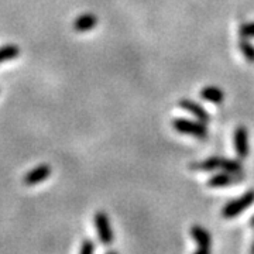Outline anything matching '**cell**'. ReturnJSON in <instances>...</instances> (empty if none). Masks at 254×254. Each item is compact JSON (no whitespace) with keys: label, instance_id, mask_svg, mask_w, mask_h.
Returning a JSON list of instances; mask_svg holds the SVG:
<instances>
[{"label":"cell","instance_id":"6da1fadb","mask_svg":"<svg viewBox=\"0 0 254 254\" xmlns=\"http://www.w3.org/2000/svg\"><path fill=\"white\" fill-rule=\"evenodd\" d=\"M173 127L175 131L181 134H188V136L196 137V138H206L208 137V127L203 122H195V120H188V119L175 118L173 120Z\"/></svg>","mask_w":254,"mask_h":254},{"label":"cell","instance_id":"7a4b0ae2","mask_svg":"<svg viewBox=\"0 0 254 254\" xmlns=\"http://www.w3.org/2000/svg\"><path fill=\"white\" fill-rule=\"evenodd\" d=\"M254 203V190H247L246 193H243L240 198L237 199L230 200L229 203H226L223 209H222V216L223 218H235L239 216L240 213H243L246 209L249 206H252Z\"/></svg>","mask_w":254,"mask_h":254},{"label":"cell","instance_id":"3957f363","mask_svg":"<svg viewBox=\"0 0 254 254\" xmlns=\"http://www.w3.org/2000/svg\"><path fill=\"white\" fill-rule=\"evenodd\" d=\"M95 227H96L98 237H99L102 245L109 246L113 243L115 235H113V230H112V226H110L109 216L105 212H102V210L96 212V215H95Z\"/></svg>","mask_w":254,"mask_h":254},{"label":"cell","instance_id":"277c9868","mask_svg":"<svg viewBox=\"0 0 254 254\" xmlns=\"http://www.w3.org/2000/svg\"><path fill=\"white\" fill-rule=\"evenodd\" d=\"M245 173L242 174H235V173H223L216 174V175H212L208 180V187L209 188H225V187H230V185H235V184H240V182L245 181Z\"/></svg>","mask_w":254,"mask_h":254},{"label":"cell","instance_id":"5b68a950","mask_svg":"<svg viewBox=\"0 0 254 254\" xmlns=\"http://www.w3.org/2000/svg\"><path fill=\"white\" fill-rule=\"evenodd\" d=\"M190 236L195 239V242L198 243V249L195 250V254H209L210 247H212V237L209 235V232L205 227L199 225H193L190 229Z\"/></svg>","mask_w":254,"mask_h":254},{"label":"cell","instance_id":"8992f818","mask_svg":"<svg viewBox=\"0 0 254 254\" xmlns=\"http://www.w3.org/2000/svg\"><path fill=\"white\" fill-rule=\"evenodd\" d=\"M233 144L236 150L237 157L245 160L250 154V144H249V131L245 126H237L233 134Z\"/></svg>","mask_w":254,"mask_h":254},{"label":"cell","instance_id":"52a82bcc","mask_svg":"<svg viewBox=\"0 0 254 254\" xmlns=\"http://www.w3.org/2000/svg\"><path fill=\"white\" fill-rule=\"evenodd\" d=\"M178 106H180L181 109L190 112L192 116H195L198 120L203 122V123H206V125L210 122V115H209L208 112L200 106L199 103H196L195 100L181 99L180 102H178Z\"/></svg>","mask_w":254,"mask_h":254},{"label":"cell","instance_id":"ba28073f","mask_svg":"<svg viewBox=\"0 0 254 254\" xmlns=\"http://www.w3.org/2000/svg\"><path fill=\"white\" fill-rule=\"evenodd\" d=\"M50 175H51V167L48 164H41L24 175V184L26 185H36V184L46 181Z\"/></svg>","mask_w":254,"mask_h":254},{"label":"cell","instance_id":"9c48e42d","mask_svg":"<svg viewBox=\"0 0 254 254\" xmlns=\"http://www.w3.org/2000/svg\"><path fill=\"white\" fill-rule=\"evenodd\" d=\"M96 24H98V17L92 13H85V14L75 18L73 30L78 33H86V31H91L92 28L96 27Z\"/></svg>","mask_w":254,"mask_h":254},{"label":"cell","instance_id":"30bf717a","mask_svg":"<svg viewBox=\"0 0 254 254\" xmlns=\"http://www.w3.org/2000/svg\"><path fill=\"white\" fill-rule=\"evenodd\" d=\"M222 163L223 157H209L199 163H190V170L192 171H215V170H222Z\"/></svg>","mask_w":254,"mask_h":254},{"label":"cell","instance_id":"8fae6325","mask_svg":"<svg viewBox=\"0 0 254 254\" xmlns=\"http://www.w3.org/2000/svg\"><path fill=\"white\" fill-rule=\"evenodd\" d=\"M199 95L203 100L215 103V105H219L225 100V93L218 86H206V88L200 89Z\"/></svg>","mask_w":254,"mask_h":254},{"label":"cell","instance_id":"7c38bea8","mask_svg":"<svg viewBox=\"0 0 254 254\" xmlns=\"http://www.w3.org/2000/svg\"><path fill=\"white\" fill-rule=\"evenodd\" d=\"M20 55V48L16 44H6L0 47V64L10 60H16Z\"/></svg>","mask_w":254,"mask_h":254},{"label":"cell","instance_id":"4fadbf2b","mask_svg":"<svg viewBox=\"0 0 254 254\" xmlns=\"http://www.w3.org/2000/svg\"><path fill=\"white\" fill-rule=\"evenodd\" d=\"M239 50L249 63H254V44L249 41V38L242 37V40L239 41Z\"/></svg>","mask_w":254,"mask_h":254},{"label":"cell","instance_id":"5bb4252c","mask_svg":"<svg viewBox=\"0 0 254 254\" xmlns=\"http://www.w3.org/2000/svg\"><path fill=\"white\" fill-rule=\"evenodd\" d=\"M239 34L243 38H254V21L242 24L239 28Z\"/></svg>","mask_w":254,"mask_h":254},{"label":"cell","instance_id":"9a60e30c","mask_svg":"<svg viewBox=\"0 0 254 254\" xmlns=\"http://www.w3.org/2000/svg\"><path fill=\"white\" fill-rule=\"evenodd\" d=\"M95 250H96V246H95V243H93V240H91V239H85V240L82 242L81 249H79V253L92 254Z\"/></svg>","mask_w":254,"mask_h":254},{"label":"cell","instance_id":"2e32d148","mask_svg":"<svg viewBox=\"0 0 254 254\" xmlns=\"http://www.w3.org/2000/svg\"><path fill=\"white\" fill-rule=\"evenodd\" d=\"M250 226L254 229V215H253V218H252V220H250Z\"/></svg>","mask_w":254,"mask_h":254},{"label":"cell","instance_id":"e0dca14e","mask_svg":"<svg viewBox=\"0 0 254 254\" xmlns=\"http://www.w3.org/2000/svg\"><path fill=\"white\" fill-rule=\"evenodd\" d=\"M250 252L254 254V240H253V243H252V247H250Z\"/></svg>","mask_w":254,"mask_h":254}]
</instances>
